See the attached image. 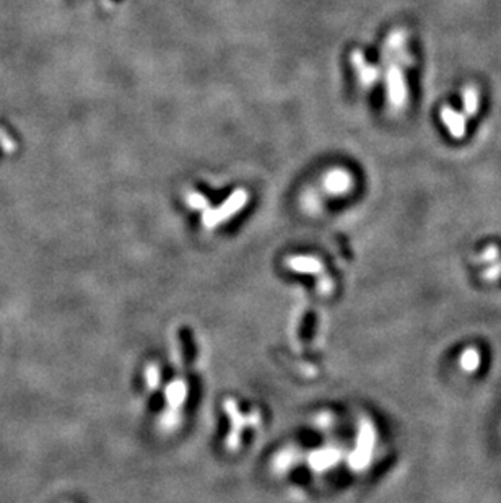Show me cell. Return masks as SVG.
<instances>
[{"label":"cell","instance_id":"obj_2","mask_svg":"<svg viewBox=\"0 0 501 503\" xmlns=\"http://www.w3.org/2000/svg\"><path fill=\"white\" fill-rule=\"evenodd\" d=\"M401 65L404 64L397 62V60H389V67L386 72L387 100H389L392 110H402L407 101V83Z\"/></svg>","mask_w":501,"mask_h":503},{"label":"cell","instance_id":"obj_13","mask_svg":"<svg viewBox=\"0 0 501 503\" xmlns=\"http://www.w3.org/2000/svg\"><path fill=\"white\" fill-rule=\"evenodd\" d=\"M480 277L486 282H495L501 277V259L495 261L493 264L485 266V269L480 272Z\"/></svg>","mask_w":501,"mask_h":503},{"label":"cell","instance_id":"obj_15","mask_svg":"<svg viewBox=\"0 0 501 503\" xmlns=\"http://www.w3.org/2000/svg\"><path fill=\"white\" fill-rule=\"evenodd\" d=\"M147 380H148V383H150V384H155V383H157V380H158V375H157V371H155V368H152V370H150V371H148V375H147Z\"/></svg>","mask_w":501,"mask_h":503},{"label":"cell","instance_id":"obj_12","mask_svg":"<svg viewBox=\"0 0 501 503\" xmlns=\"http://www.w3.org/2000/svg\"><path fill=\"white\" fill-rule=\"evenodd\" d=\"M186 201H187V204H189L192 209H195V210H207L209 209V202H207V199H205V196L200 194V192L189 191L186 194Z\"/></svg>","mask_w":501,"mask_h":503},{"label":"cell","instance_id":"obj_6","mask_svg":"<svg viewBox=\"0 0 501 503\" xmlns=\"http://www.w3.org/2000/svg\"><path fill=\"white\" fill-rule=\"evenodd\" d=\"M443 124L446 126L448 133L454 139H462L466 135V116L462 112H457L451 106H443L439 111Z\"/></svg>","mask_w":501,"mask_h":503},{"label":"cell","instance_id":"obj_5","mask_svg":"<svg viewBox=\"0 0 501 503\" xmlns=\"http://www.w3.org/2000/svg\"><path fill=\"white\" fill-rule=\"evenodd\" d=\"M350 62H352L353 69L357 70L358 74V80L363 87H371L374 82L379 78V69L376 65H371L367 62L364 56L362 51L355 49L350 54Z\"/></svg>","mask_w":501,"mask_h":503},{"label":"cell","instance_id":"obj_4","mask_svg":"<svg viewBox=\"0 0 501 503\" xmlns=\"http://www.w3.org/2000/svg\"><path fill=\"white\" fill-rule=\"evenodd\" d=\"M374 443H376V434H374V429L369 424L362 425V430H360V438H358V450L355 453V466L363 468L364 464L369 461V456L373 453Z\"/></svg>","mask_w":501,"mask_h":503},{"label":"cell","instance_id":"obj_8","mask_svg":"<svg viewBox=\"0 0 501 503\" xmlns=\"http://www.w3.org/2000/svg\"><path fill=\"white\" fill-rule=\"evenodd\" d=\"M462 101H464V110L467 116H475L480 108V93L474 85H467L462 90Z\"/></svg>","mask_w":501,"mask_h":503},{"label":"cell","instance_id":"obj_14","mask_svg":"<svg viewBox=\"0 0 501 503\" xmlns=\"http://www.w3.org/2000/svg\"><path fill=\"white\" fill-rule=\"evenodd\" d=\"M184 398H186V386L182 383L173 384V386H170V389H168V399H170L173 406H179Z\"/></svg>","mask_w":501,"mask_h":503},{"label":"cell","instance_id":"obj_10","mask_svg":"<svg viewBox=\"0 0 501 503\" xmlns=\"http://www.w3.org/2000/svg\"><path fill=\"white\" fill-rule=\"evenodd\" d=\"M337 459H339V453H337V451H321V453L313 454L310 461H311L313 468L322 469V468L331 466V464H334Z\"/></svg>","mask_w":501,"mask_h":503},{"label":"cell","instance_id":"obj_9","mask_svg":"<svg viewBox=\"0 0 501 503\" xmlns=\"http://www.w3.org/2000/svg\"><path fill=\"white\" fill-rule=\"evenodd\" d=\"M501 253H500V248L495 246V244H490V246H486L484 251L479 253V255H475L474 257H471V261L474 262V264H480V266H489V264H493L495 261L501 259Z\"/></svg>","mask_w":501,"mask_h":503},{"label":"cell","instance_id":"obj_3","mask_svg":"<svg viewBox=\"0 0 501 503\" xmlns=\"http://www.w3.org/2000/svg\"><path fill=\"white\" fill-rule=\"evenodd\" d=\"M322 186H324L327 194L342 196L352 189L353 178L350 175V171L344 170V168H334V170L327 171L324 175Z\"/></svg>","mask_w":501,"mask_h":503},{"label":"cell","instance_id":"obj_1","mask_svg":"<svg viewBox=\"0 0 501 503\" xmlns=\"http://www.w3.org/2000/svg\"><path fill=\"white\" fill-rule=\"evenodd\" d=\"M247 202V192L246 189H236L231 196L228 197L227 201L223 202L220 209H209L204 210V225L209 228L217 227L218 223L228 220L231 215L240 212L243 207L246 205Z\"/></svg>","mask_w":501,"mask_h":503},{"label":"cell","instance_id":"obj_7","mask_svg":"<svg viewBox=\"0 0 501 503\" xmlns=\"http://www.w3.org/2000/svg\"><path fill=\"white\" fill-rule=\"evenodd\" d=\"M480 365H482V354L479 352V349H475V347H467V349L461 354V357H459V366H461V370L466 371V373H475V371L480 368Z\"/></svg>","mask_w":501,"mask_h":503},{"label":"cell","instance_id":"obj_11","mask_svg":"<svg viewBox=\"0 0 501 503\" xmlns=\"http://www.w3.org/2000/svg\"><path fill=\"white\" fill-rule=\"evenodd\" d=\"M293 269L297 271H304V272H317L321 269L319 261L313 259V257H295V259L290 261Z\"/></svg>","mask_w":501,"mask_h":503}]
</instances>
